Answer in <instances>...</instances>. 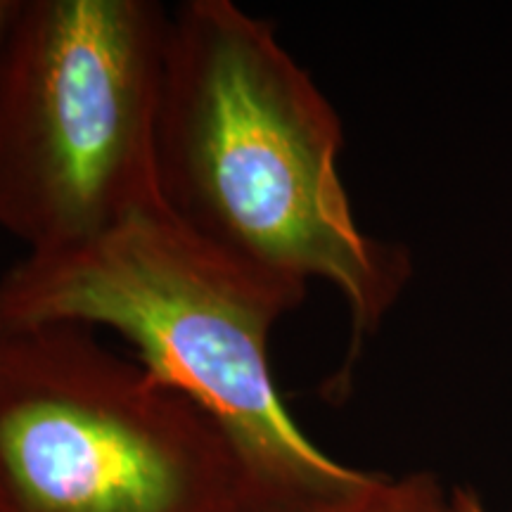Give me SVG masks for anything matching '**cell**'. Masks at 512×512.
I'll return each instance as SVG.
<instances>
[{"instance_id": "6da1fadb", "label": "cell", "mask_w": 512, "mask_h": 512, "mask_svg": "<svg viewBox=\"0 0 512 512\" xmlns=\"http://www.w3.org/2000/svg\"><path fill=\"white\" fill-rule=\"evenodd\" d=\"M342 121L275 27L230 0L171 10L157 181L164 209L242 264L342 294V375L413 275L408 249L358 226L339 176Z\"/></svg>"}, {"instance_id": "7a4b0ae2", "label": "cell", "mask_w": 512, "mask_h": 512, "mask_svg": "<svg viewBox=\"0 0 512 512\" xmlns=\"http://www.w3.org/2000/svg\"><path fill=\"white\" fill-rule=\"evenodd\" d=\"M306 290L209 245L159 204L79 245L24 256L0 278V325L117 332L140 366L226 434L252 508H290L347 494L373 475L313 444L275 384L268 342Z\"/></svg>"}, {"instance_id": "3957f363", "label": "cell", "mask_w": 512, "mask_h": 512, "mask_svg": "<svg viewBox=\"0 0 512 512\" xmlns=\"http://www.w3.org/2000/svg\"><path fill=\"white\" fill-rule=\"evenodd\" d=\"M169 22L155 0H22L0 64V228L29 254L162 204Z\"/></svg>"}, {"instance_id": "277c9868", "label": "cell", "mask_w": 512, "mask_h": 512, "mask_svg": "<svg viewBox=\"0 0 512 512\" xmlns=\"http://www.w3.org/2000/svg\"><path fill=\"white\" fill-rule=\"evenodd\" d=\"M207 413L72 323L0 335V512H245Z\"/></svg>"}, {"instance_id": "5b68a950", "label": "cell", "mask_w": 512, "mask_h": 512, "mask_svg": "<svg viewBox=\"0 0 512 512\" xmlns=\"http://www.w3.org/2000/svg\"><path fill=\"white\" fill-rule=\"evenodd\" d=\"M245 512H484V505L467 489L448 494L432 472H411L403 477L373 472L368 482L347 494L290 508H249Z\"/></svg>"}, {"instance_id": "8992f818", "label": "cell", "mask_w": 512, "mask_h": 512, "mask_svg": "<svg viewBox=\"0 0 512 512\" xmlns=\"http://www.w3.org/2000/svg\"><path fill=\"white\" fill-rule=\"evenodd\" d=\"M19 5H22V0H0V64H3L5 48H8L12 27H15V19L19 15Z\"/></svg>"}, {"instance_id": "52a82bcc", "label": "cell", "mask_w": 512, "mask_h": 512, "mask_svg": "<svg viewBox=\"0 0 512 512\" xmlns=\"http://www.w3.org/2000/svg\"><path fill=\"white\" fill-rule=\"evenodd\" d=\"M0 335H3V325H0Z\"/></svg>"}]
</instances>
